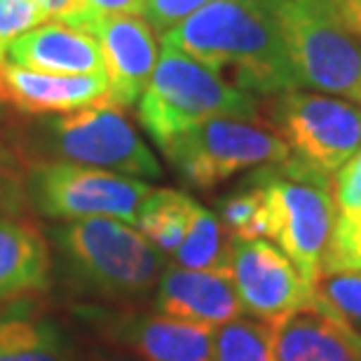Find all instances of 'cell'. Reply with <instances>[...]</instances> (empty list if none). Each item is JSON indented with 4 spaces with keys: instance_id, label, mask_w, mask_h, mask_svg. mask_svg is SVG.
<instances>
[{
    "instance_id": "3957f363",
    "label": "cell",
    "mask_w": 361,
    "mask_h": 361,
    "mask_svg": "<svg viewBox=\"0 0 361 361\" xmlns=\"http://www.w3.org/2000/svg\"><path fill=\"white\" fill-rule=\"evenodd\" d=\"M21 160L68 162L132 178H162V167L118 106H90L71 113L3 122Z\"/></svg>"
},
{
    "instance_id": "6da1fadb",
    "label": "cell",
    "mask_w": 361,
    "mask_h": 361,
    "mask_svg": "<svg viewBox=\"0 0 361 361\" xmlns=\"http://www.w3.org/2000/svg\"><path fill=\"white\" fill-rule=\"evenodd\" d=\"M162 45L228 75L254 97L300 90L272 0H214L164 31Z\"/></svg>"
},
{
    "instance_id": "8fae6325",
    "label": "cell",
    "mask_w": 361,
    "mask_h": 361,
    "mask_svg": "<svg viewBox=\"0 0 361 361\" xmlns=\"http://www.w3.org/2000/svg\"><path fill=\"white\" fill-rule=\"evenodd\" d=\"M230 277L244 312L261 322H274L317 298L314 286L307 284L291 258L263 237H233Z\"/></svg>"
},
{
    "instance_id": "9c48e42d",
    "label": "cell",
    "mask_w": 361,
    "mask_h": 361,
    "mask_svg": "<svg viewBox=\"0 0 361 361\" xmlns=\"http://www.w3.org/2000/svg\"><path fill=\"white\" fill-rule=\"evenodd\" d=\"M265 115L291 155L329 176L361 146V106L355 101L288 90L268 97Z\"/></svg>"
},
{
    "instance_id": "ac0fdd59",
    "label": "cell",
    "mask_w": 361,
    "mask_h": 361,
    "mask_svg": "<svg viewBox=\"0 0 361 361\" xmlns=\"http://www.w3.org/2000/svg\"><path fill=\"white\" fill-rule=\"evenodd\" d=\"M0 361H78L73 338L28 300L0 305Z\"/></svg>"
},
{
    "instance_id": "1f68e13d",
    "label": "cell",
    "mask_w": 361,
    "mask_h": 361,
    "mask_svg": "<svg viewBox=\"0 0 361 361\" xmlns=\"http://www.w3.org/2000/svg\"><path fill=\"white\" fill-rule=\"evenodd\" d=\"M92 361H139V359L122 357V355H97V357H92Z\"/></svg>"
},
{
    "instance_id": "f1b7e54d",
    "label": "cell",
    "mask_w": 361,
    "mask_h": 361,
    "mask_svg": "<svg viewBox=\"0 0 361 361\" xmlns=\"http://www.w3.org/2000/svg\"><path fill=\"white\" fill-rule=\"evenodd\" d=\"M87 10L97 14H141L146 12V0H85Z\"/></svg>"
},
{
    "instance_id": "d6986e66",
    "label": "cell",
    "mask_w": 361,
    "mask_h": 361,
    "mask_svg": "<svg viewBox=\"0 0 361 361\" xmlns=\"http://www.w3.org/2000/svg\"><path fill=\"white\" fill-rule=\"evenodd\" d=\"M192 209L195 200L190 195L171 190V188H155L141 204L134 228H139V233L164 256H171L183 242Z\"/></svg>"
},
{
    "instance_id": "8992f818",
    "label": "cell",
    "mask_w": 361,
    "mask_h": 361,
    "mask_svg": "<svg viewBox=\"0 0 361 361\" xmlns=\"http://www.w3.org/2000/svg\"><path fill=\"white\" fill-rule=\"evenodd\" d=\"M272 5L300 87L361 106V40L345 28L331 0H272Z\"/></svg>"
},
{
    "instance_id": "83f0119b",
    "label": "cell",
    "mask_w": 361,
    "mask_h": 361,
    "mask_svg": "<svg viewBox=\"0 0 361 361\" xmlns=\"http://www.w3.org/2000/svg\"><path fill=\"white\" fill-rule=\"evenodd\" d=\"M214 0H146V19L164 33Z\"/></svg>"
},
{
    "instance_id": "4fadbf2b",
    "label": "cell",
    "mask_w": 361,
    "mask_h": 361,
    "mask_svg": "<svg viewBox=\"0 0 361 361\" xmlns=\"http://www.w3.org/2000/svg\"><path fill=\"white\" fill-rule=\"evenodd\" d=\"M115 106L106 75H56L5 59L0 42V125L10 120Z\"/></svg>"
},
{
    "instance_id": "d4e9b609",
    "label": "cell",
    "mask_w": 361,
    "mask_h": 361,
    "mask_svg": "<svg viewBox=\"0 0 361 361\" xmlns=\"http://www.w3.org/2000/svg\"><path fill=\"white\" fill-rule=\"evenodd\" d=\"M314 291L338 314H343L355 326H361V272L322 274Z\"/></svg>"
},
{
    "instance_id": "4dcf8cb0",
    "label": "cell",
    "mask_w": 361,
    "mask_h": 361,
    "mask_svg": "<svg viewBox=\"0 0 361 361\" xmlns=\"http://www.w3.org/2000/svg\"><path fill=\"white\" fill-rule=\"evenodd\" d=\"M331 5H334L345 28L361 40V0H331Z\"/></svg>"
},
{
    "instance_id": "cb8c5ba5",
    "label": "cell",
    "mask_w": 361,
    "mask_h": 361,
    "mask_svg": "<svg viewBox=\"0 0 361 361\" xmlns=\"http://www.w3.org/2000/svg\"><path fill=\"white\" fill-rule=\"evenodd\" d=\"M26 162L0 127V216L21 219L28 214L31 204L26 190Z\"/></svg>"
},
{
    "instance_id": "2e32d148",
    "label": "cell",
    "mask_w": 361,
    "mask_h": 361,
    "mask_svg": "<svg viewBox=\"0 0 361 361\" xmlns=\"http://www.w3.org/2000/svg\"><path fill=\"white\" fill-rule=\"evenodd\" d=\"M7 61L45 71L56 75H106L104 54L97 38L82 28L61 24H42L3 42Z\"/></svg>"
},
{
    "instance_id": "7c38bea8",
    "label": "cell",
    "mask_w": 361,
    "mask_h": 361,
    "mask_svg": "<svg viewBox=\"0 0 361 361\" xmlns=\"http://www.w3.org/2000/svg\"><path fill=\"white\" fill-rule=\"evenodd\" d=\"M61 24L82 28L97 38L106 63L111 99L118 108L134 106L157 66V40L139 14H97L82 10Z\"/></svg>"
},
{
    "instance_id": "603a6c76",
    "label": "cell",
    "mask_w": 361,
    "mask_h": 361,
    "mask_svg": "<svg viewBox=\"0 0 361 361\" xmlns=\"http://www.w3.org/2000/svg\"><path fill=\"white\" fill-rule=\"evenodd\" d=\"M334 272H361V212L338 214L319 263V277Z\"/></svg>"
},
{
    "instance_id": "5bb4252c",
    "label": "cell",
    "mask_w": 361,
    "mask_h": 361,
    "mask_svg": "<svg viewBox=\"0 0 361 361\" xmlns=\"http://www.w3.org/2000/svg\"><path fill=\"white\" fill-rule=\"evenodd\" d=\"M268 326L277 361H361V331L319 295Z\"/></svg>"
},
{
    "instance_id": "4316f807",
    "label": "cell",
    "mask_w": 361,
    "mask_h": 361,
    "mask_svg": "<svg viewBox=\"0 0 361 361\" xmlns=\"http://www.w3.org/2000/svg\"><path fill=\"white\" fill-rule=\"evenodd\" d=\"M331 188L341 212H361V146L352 160L334 174Z\"/></svg>"
},
{
    "instance_id": "9a60e30c",
    "label": "cell",
    "mask_w": 361,
    "mask_h": 361,
    "mask_svg": "<svg viewBox=\"0 0 361 361\" xmlns=\"http://www.w3.org/2000/svg\"><path fill=\"white\" fill-rule=\"evenodd\" d=\"M155 312L219 329L223 324L240 319L244 307L230 272L167 265L155 288Z\"/></svg>"
},
{
    "instance_id": "7402d4cb",
    "label": "cell",
    "mask_w": 361,
    "mask_h": 361,
    "mask_svg": "<svg viewBox=\"0 0 361 361\" xmlns=\"http://www.w3.org/2000/svg\"><path fill=\"white\" fill-rule=\"evenodd\" d=\"M214 361H277L268 322L235 319L216 329Z\"/></svg>"
},
{
    "instance_id": "277c9868",
    "label": "cell",
    "mask_w": 361,
    "mask_h": 361,
    "mask_svg": "<svg viewBox=\"0 0 361 361\" xmlns=\"http://www.w3.org/2000/svg\"><path fill=\"white\" fill-rule=\"evenodd\" d=\"M258 113L254 94L171 45H162L153 78L139 99V120L157 148L204 120H261Z\"/></svg>"
},
{
    "instance_id": "e0dca14e",
    "label": "cell",
    "mask_w": 361,
    "mask_h": 361,
    "mask_svg": "<svg viewBox=\"0 0 361 361\" xmlns=\"http://www.w3.org/2000/svg\"><path fill=\"white\" fill-rule=\"evenodd\" d=\"M52 284L54 256L47 235L26 216H0V305L35 298Z\"/></svg>"
},
{
    "instance_id": "7a4b0ae2",
    "label": "cell",
    "mask_w": 361,
    "mask_h": 361,
    "mask_svg": "<svg viewBox=\"0 0 361 361\" xmlns=\"http://www.w3.org/2000/svg\"><path fill=\"white\" fill-rule=\"evenodd\" d=\"M45 235L66 286L99 302L148 298L167 268V256L139 228L108 216L54 223Z\"/></svg>"
},
{
    "instance_id": "f546056e",
    "label": "cell",
    "mask_w": 361,
    "mask_h": 361,
    "mask_svg": "<svg viewBox=\"0 0 361 361\" xmlns=\"http://www.w3.org/2000/svg\"><path fill=\"white\" fill-rule=\"evenodd\" d=\"M38 7L45 14V19H56V21H66L73 14L87 10L85 0H35Z\"/></svg>"
},
{
    "instance_id": "52a82bcc",
    "label": "cell",
    "mask_w": 361,
    "mask_h": 361,
    "mask_svg": "<svg viewBox=\"0 0 361 361\" xmlns=\"http://www.w3.org/2000/svg\"><path fill=\"white\" fill-rule=\"evenodd\" d=\"M171 169L195 190H214L247 169L277 164L291 155L263 120L212 118L171 136L160 146Z\"/></svg>"
},
{
    "instance_id": "484cf974",
    "label": "cell",
    "mask_w": 361,
    "mask_h": 361,
    "mask_svg": "<svg viewBox=\"0 0 361 361\" xmlns=\"http://www.w3.org/2000/svg\"><path fill=\"white\" fill-rule=\"evenodd\" d=\"M42 21L45 14L35 0H0V42L14 40Z\"/></svg>"
},
{
    "instance_id": "30bf717a",
    "label": "cell",
    "mask_w": 361,
    "mask_h": 361,
    "mask_svg": "<svg viewBox=\"0 0 361 361\" xmlns=\"http://www.w3.org/2000/svg\"><path fill=\"white\" fill-rule=\"evenodd\" d=\"M73 314L108 345L139 361H214L216 329L99 302L75 305Z\"/></svg>"
},
{
    "instance_id": "ffe728a7",
    "label": "cell",
    "mask_w": 361,
    "mask_h": 361,
    "mask_svg": "<svg viewBox=\"0 0 361 361\" xmlns=\"http://www.w3.org/2000/svg\"><path fill=\"white\" fill-rule=\"evenodd\" d=\"M230 247H233V237L219 216L195 202L190 226L171 258L178 268L230 272Z\"/></svg>"
},
{
    "instance_id": "44dd1931",
    "label": "cell",
    "mask_w": 361,
    "mask_h": 361,
    "mask_svg": "<svg viewBox=\"0 0 361 361\" xmlns=\"http://www.w3.org/2000/svg\"><path fill=\"white\" fill-rule=\"evenodd\" d=\"M216 209H219L216 216L226 226L230 237H242V240L268 237V195L254 174L235 192L219 200Z\"/></svg>"
},
{
    "instance_id": "5b68a950",
    "label": "cell",
    "mask_w": 361,
    "mask_h": 361,
    "mask_svg": "<svg viewBox=\"0 0 361 361\" xmlns=\"http://www.w3.org/2000/svg\"><path fill=\"white\" fill-rule=\"evenodd\" d=\"M254 176L268 195V240L291 258L307 284L319 279V263L338 221L331 176L288 155L256 167Z\"/></svg>"
},
{
    "instance_id": "ba28073f",
    "label": "cell",
    "mask_w": 361,
    "mask_h": 361,
    "mask_svg": "<svg viewBox=\"0 0 361 361\" xmlns=\"http://www.w3.org/2000/svg\"><path fill=\"white\" fill-rule=\"evenodd\" d=\"M28 204L52 221H78L92 216L134 226L141 204L155 190L146 180L115 171L68 162H35L26 171Z\"/></svg>"
}]
</instances>
